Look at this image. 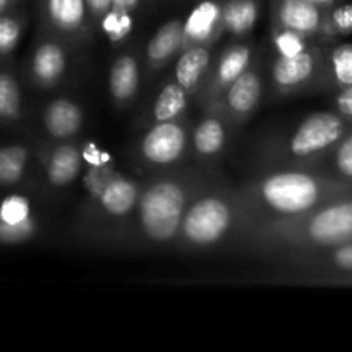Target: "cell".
Masks as SVG:
<instances>
[{"label": "cell", "instance_id": "5", "mask_svg": "<svg viewBox=\"0 0 352 352\" xmlns=\"http://www.w3.org/2000/svg\"><path fill=\"white\" fill-rule=\"evenodd\" d=\"M351 127L336 110L309 113L294 127L260 144L261 167L316 168Z\"/></svg>", "mask_w": 352, "mask_h": 352}, {"label": "cell", "instance_id": "14", "mask_svg": "<svg viewBox=\"0 0 352 352\" xmlns=\"http://www.w3.org/2000/svg\"><path fill=\"white\" fill-rule=\"evenodd\" d=\"M230 124L219 110H205L198 124L191 129V155L203 164L213 162L223 151Z\"/></svg>", "mask_w": 352, "mask_h": 352}, {"label": "cell", "instance_id": "29", "mask_svg": "<svg viewBox=\"0 0 352 352\" xmlns=\"http://www.w3.org/2000/svg\"><path fill=\"white\" fill-rule=\"evenodd\" d=\"M24 19L10 14H0V55L12 54L23 33Z\"/></svg>", "mask_w": 352, "mask_h": 352}, {"label": "cell", "instance_id": "23", "mask_svg": "<svg viewBox=\"0 0 352 352\" xmlns=\"http://www.w3.org/2000/svg\"><path fill=\"white\" fill-rule=\"evenodd\" d=\"M316 86L336 91L352 86V43L337 45L323 55L322 72Z\"/></svg>", "mask_w": 352, "mask_h": 352}, {"label": "cell", "instance_id": "33", "mask_svg": "<svg viewBox=\"0 0 352 352\" xmlns=\"http://www.w3.org/2000/svg\"><path fill=\"white\" fill-rule=\"evenodd\" d=\"M102 28L107 34L110 36V40L119 41L122 38H126L129 34L131 28H133V21H131L129 12H119V10L110 9L105 16L102 17Z\"/></svg>", "mask_w": 352, "mask_h": 352}, {"label": "cell", "instance_id": "18", "mask_svg": "<svg viewBox=\"0 0 352 352\" xmlns=\"http://www.w3.org/2000/svg\"><path fill=\"white\" fill-rule=\"evenodd\" d=\"M82 116L81 107L67 98L52 100L43 112V126L52 140L65 141L74 138L81 131Z\"/></svg>", "mask_w": 352, "mask_h": 352}, {"label": "cell", "instance_id": "15", "mask_svg": "<svg viewBox=\"0 0 352 352\" xmlns=\"http://www.w3.org/2000/svg\"><path fill=\"white\" fill-rule=\"evenodd\" d=\"M40 160L45 168V177L54 188L69 186L81 174L82 153L74 143L65 141L45 146L40 153Z\"/></svg>", "mask_w": 352, "mask_h": 352}, {"label": "cell", "instance_id": "12", "mask_svg": "<svg viewBox=\"0 0 352 352\" xmlns=\"http://www.w3.org/2000/svg\"><path fill=\"white\" fill-rule=\"evenodd\" d=\"M282 261L291 265L294 270L330 275V277L325 278L329 282L337 280V278L352 277V241L340 244V246L329 248V250L285 258Z\"/></svg>", "mask_w": 352, "mask_h": 352}, {"label": "cell", "instance_id": "27", "mask_svg": "<svg viewBox=\"0 0 352 352\" xmlns=\"http://www.w3.org/2000/svg\"><path fill=\"white\" fill-rule=\"evenodd\" d=\"M21 117V89L12 74L0 72V119L14 122Z\"/></svg>", "mask_w": 352, "mask_h": 352}, {"label": "cell", "instance_id": "3", "mask_svg": "<svg viewBox=\"0 0 352 352\" xmlns=\"http://www.w3.org/2000/svg\"><path fill=\"white\" fill-rule=\"evenodd\" d=\"M352 241V192L332 199L298 219L251 230L243 250L285 258L329 250Z\"/></svg>", "mask_w": 352, "mask_h": 352}, {"label": "cell", "instance_id": "4", "mask_svg": "<svg viewBox=\"0 0 352 352\" xmlns=\"http://www.w3.org/2000/svg\"><path fill=\"white\" fill-rule=\"evenodd\" d=\"M251 229L239 189L213 175L186 210L175 248L184 253L243 248Z\"/></svg>", "mask_w": 352, "mask_h": 352}, {"label": "cell", "instance_id": "37", "mask_svg": "<svg viewBox=\"0 0 352 352\" xmlns=\"http://www.w3.org/2000/svg\"><path fill=\"white\" fill-rule=\"evenodd\" d=\"M308 2L315 3V6H318V7H322V9L329 10V9H332L333 6H337V3L342 2V0H308Z\"/></svg>", "mask_w": 352, "mask_h": 352}, {"label": "cell", "instance_id": "2", "mask_svg": "<svg viewBox=\"0 0 352 352\" xmlns=\"http://www.w3.org/2000/svg\"><path fill=\"white\" fill-rule=\"evenodd\" d=\"M237 189L250 217L251 230H254L298 219L332 199L349 195L352 184L315 168L261 167Z\"/></svg>", "mask_w": 352, "mask_h": 352}, {"label": "cell", "instance_id": "10", "mask_svg": "<svg viewBox=\"0 0 352 352\" xmlns=\"http://www.w3.org/2000/svg\"><path fill=\"white\" fill-rule=\"evenodd\" d=\"M254 62V48L250 41H241L227 47L219 55L215 64H212L208 74L203 79L195 98L203 109H208L213 102L236 81L248 67Z\"/></svg>", "mask_w": 352, "mask_h": 352}, {"label": "cell", "instance_id": "35", "mask_svg": "<svg viewBox=\"0 0 352 352\" xmlns=\"http://www.w3.org/2000/svg\"><path fill=\"white\" fill-rule=\"evenodd\" d=\"M85 6L91 19L102 21V17L112 9V0H85Z\"/></svg>", "mask_w": 352, "mask_h": 352}, {"label": "cell", "instance_id": "30", "mask_svg": "<svg viewBox=\"0 0 352 352\" xmlns=\"http://www.w3.org/2000/svg\"><path fill=\"white\" fill-rule=\"evenodd\" d=\"M272 41L277 50V55H294L305 50L309 45L308 38L301 36V34L294 33L285 28L272 26Z\"/></svg>", "mask_w": 352, "mask_h": 352}, {"label": "cell", "instance_id": "31", "mask_svg": "<svg viewBox=\"0 0 352 352\" xmlns=\"http://www.w3.org/2000/svg\"><path fill=\"white\" fill-rule=\"evenodd\" d=\"M38 222L33 215L19 223L0 222V243L2 244H21L31 239L36 234Z\"/></svg>", "mask_w": 352, "mask_h": 352}, {"label": "cell", "instance_id": "7", "mask_svg": "<svg viewBox=\"0 0 352 352\" xmlns=\"http://www.w3.org/2000/svg\"><path fill=\"white\" fill-rule=\"evenodd\" d=\"M138 162L153 170L181 167L191 157V122L188 117L151 124L136 148Z\"/></svg>", "mask_w": 352, "mask_h": 352}, {"label": "cell", "instance_id": "36", "mask_svg": "<svg viewBox=\"0 0 352 352\" xmlns=\"http://www.w3.org/2000/svg\"><path fill=\"white\" fill-rule=\"evenodd\" d=\"M140 2L141 0H112V9L119 10V12L133 14L140 7Z\"/></svg>", "mask_w": 352, "mask_h": 352}, {"label": "cell", "instance_id": "17", "mask_svg": "<svg viewBox=\"0 0 352 352\" xmlns=\"http://www.w3.org/2000/svg\"><path fill=\"white\" fill-rule=\"evenodd\" d=\"M67 71V52L57 40L41 41L31 58V76L40 88H54Z\"/></svg>", "mask_w": 352, "mask_h": 352}, {"label": "cell", "instance_id": "16", "mask_svg": "<svg viewBox=\"0 0 352 352\" xmlns=\"http://www.w3.org/2000/svg\"><path fill=\"white\" fill-rule=\"evenodd\" d=\"M48 28L62 38L85 36L88 30V10L85 0H41Z\"/></svg>", "mask_w": 352, "mask_h": 352}, {"label": "cell", "instance_id": "6", "mask_svg": "<svg viewBox=\"0 0 352 352\" xmlns=\"http://www.w3.org/2000/svg\"><path fill=\"white\" fill-rule=\"evenodd\" d=\"M143 182L103 168L100 182L89 189L85 222L95 239L116 243L133 215Z\"/></svg>", "mask_w": 352, "mask_h": 352}, {"label": "cell", "instance_id": "26", "mask_svg": "<svg viewBox=\"0 0 352 352\" xmlns=\"http://www.w3.org/2000/svg\"><path fill=\"white\" fill-rule=\"evenodd\" d=\"M28 164V150L23 144L0 148V186H12L21 181Z\"/></svg>", "mask_w": 352, "mask_h": 352}, {"label": "cell", "instance_id": "19", "mask_svg": "<svg viewBox=\"0 0 352 352\" xmlns=\"http://www.w3.org/2000/svg\"><path fill=\"white\" fill-rule=\"evenodd\" d=\"M109 89L117 107H127L140 89V58L122 54L113 60L109 74Z\"/></svg>", "mask_w": 352, "mask_h": 352}, {"label": "cell", "instance_id": "20", "mask_svg": "<svg viewBox=\"0 0 352 352\" xmlns=\"http://www.w3.org/2000/svg\"><path fill=\"white\" fill-rule=\"evenodd\" d=\"M212 64V47L196 45V47L186 48L179 54L177 64H175V81L189 93V96H196Z\"/></svg>", "mask_w": 352, "mask_h": 352}, {"label": "cell", "instance_id": "11", "mask_svg": "<svg viewBox=\"0 0 352 352\" xmlns=\"http://www.w3.org/2000/svg\"><path fill=\"white\" fill-rule=\"evenodd\" d=\"M274 26L285 28L313 40L323 38L327 10L308 0H272Z\"/></svg>", "mask_w": 352, "mask_h": 352}, {"label": "cell", "instance_id": "38", "mask_svg": "<svg viewBox=\"0 0 352 352\" xmlns=\"http://www.w3.org/2000/svg\"><path fill=\"white\" fill-rule=\"evenodd\" d=\"M17 3V0H0V14H6Z\"/></svg>", "mask_w": 352, "mask_h": 352}, {"label": "cell", "instance_id": "24", "mask_svg": "<svg viewBox=\"0 0 352 352\" xmlns=\"http://www.w3.org/2000/svg\"><path fill=\"white\" fill-rule=\"evenodd\" d=\"M189 93L177 81L167 82L155 98L151 107V124L179 119L188 109Z\"/></svg>", "mask_w": 352, "mask_h": 352}, {"label": "cell", "instance_id": "28", "mask_svg": "<svg viewBox=\"0 0 352 352\" xmlns=\"http://www.w3.org/2000/svg\"><path fill=\"white\" fill-rule=\"evenodd\" d=\"M352 33V2L337 3L332 9L327 10L325 26H323V38H333L339 34Z\"/></svg>", "mask_w": 352, "mask_h": 352}, {"label": "cell", "instance_id": "13", "mask_svg": "<svg viewBox=\"0 0 352 352\" xmlns=\"http://www.w3.org/2000/svg\"><path fill=\"white\" fill-rule=\"evenodd\" d=\"M220 3L222 0H205L191 10L182 23L181 52L196 45L212 47L220 36H223Z\"/></svg>", "mask_w": 352, "mask_h": 352}, {"label": "cell", "instance_id": "8", "mask_svg": "<svg viewBox=\"0 0 352 352\" xmlns=\"http://www.w3.org/2000/svg\"><path fill=\"white\" fill-rule=\"evenodd\" d=\"M323 55L325 52L313 45H308L299 54L277 55L270 65V79L275 93L289 96L315 86L322 72Z\"/></svg>", "mask_w": 352, "mask_h": 352}, {"label": "cell", "instance_id": "34", "mask_svg": "<svg viewBox=\"0 0 352 352\" xmlns=\"http://www.w3.org/2000/svg\"><path fill=\"white\" fill-rule=\"evenodd\" d=\"M333 103H336V112H339L344 119L352 124V86L339 89Z\"/></svg>", "mask_w": 352, "mask_h": 352}, {"label": "cell", "instance_id": "21", "mask_svg": "<svg viewBox=\"0 0 352 352\" xmlns=\"http://www.w3.org/2000/svg\"><path fill=\"white\" fill-rule=\"evenodd\" d=\"M182 19H170L162 24L146 45V69L157 72L164 69L172 57L181 54Z\"/></svg>", "mask_w": 352, "mask_h": 352}, {"label": "cell", "instance_id": "32", "mask_svg": "<svg viewBox=\"0 0 352 352\" xmlns=\"http://www.w3.org/2000/svg\"><path fill=\"white\" fill-rule=\"evenodd\" d=\"M31 217V206L28 198L19 195L7 196L0 203V222L3 223H19Z\"/></svg>", "mask_w": 352, "mask_h": 352}, {"label": "cell", "instance_id": "25", "mask_svg": "<svg viewBox=\"0 0 352 352\" xmlns=\"http://www.w3.org/2000/svg\"><path fill=\"white\" fill-rule=\"evenodd\" d=\"M315 170L352 184V127L340 138Z\"/></svg>", "mask_w": 352, "mask_h": 352}, {"label": "cell", "instance_id": "22", "mask_svg": "<svg viewBox=\"0 0 352 352\" xmlns=\"http://www.w3.org/2000/svg\"><path fill=\"white\" fill-rule=\"evenodd\" d=\"M260 17V0H222L220 21L223 34L234 38L250 36Z\"/></svg>", "mask_w": 352, "mask_h": 352}, {"label": "cell", "instance_id": "9", "mask_svg": "<svg viewBox=\"0 0 352 352\" xmlns=\"http://www.w3.org/2000/svg\"><path fill=\"white\" fill-rule=\"evenodd\" d=\"M261 96H263V74L258 62H253L236 81L230 82L219 100L205 110H219L230 127H237L253 117L260 107Z\"/></svg>", "mask_w": 352, "mask_h": 352}, {"label": "cell", "instance_id": "1", "mask_svg": "<svg viewBox=\"0 0 352 352\" xmlns=\"http://www.w3.org/2000/svg\"><path fill=\"white\" fill-rule=\"evenodd\" d=\"M213 175L199 167L181 165L148 179L116 243L143 251L175 248L186 210Z\"/></svg>", "mask_w": 352, "mask_h": 352}]
</instances>
